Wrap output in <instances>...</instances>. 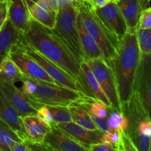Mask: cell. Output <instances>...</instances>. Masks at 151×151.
I'll return each instance as SVG.
<instances>
[{
  "label": "cell",
  "mask_w": 151,
  "mask_h": 151,
  "mask_svg": "<svg viewBox=\"0 0 151 151\" xmlns=\"http://www.w3.org/2000/svg\"><path fill=\"white\" fill-rule=\"evenodd\" d=\"M21 35L34 50L65 71L80 84V63L52 29L31 19L28 29Z\"/></svg>",
  "instance_id": "obj_1"
},
{
  "label": "cell",
  "mask_w": 151,
  "mask_h": 151,
  "mask_svg": "<svg viewBox=\"0 0 151 151\" xmlns=\"http://www.w3.org/2000/svg\"><path fill=\"white\" fill-rule=\"evenodd\" d=\"M140 58L141 52L137 42V31L128 32L119 42L116 55L109 63L114 74L122 106L134 94L136 74Z\"/></svg>",
  "instance_id": "obj_2"
},
{
  "label": "cell",
  "mask_w": 151,
  "mask_h": 151,
  "mask_svg": "<svg viewBox=\"0 0 151 151\" xmlns=\"http://www.w3.org/2000/svg\"><path fill=\"white\" fill-rule=\"evenodd\" d=\"M122 109L128 121L127 135L139 151H151V119L136 91Z\"/></svg>",
  "instance_id": "obj_3"
},
{
  "label": "cell",
  "mask_w": 151,
  "mask_h": 151,
  "mask_svg": "<svg viewBox=\"0 0 151 151\" xmlns=\"http://www.w3.org/2000/svg\"><path fill=\"white\" fill-rule=\"evenodd\" d=\"M58 13L56 25L52 30L63 41L80 63L86 60L80 44L77 25L76 8L74 0H56Z\"/></svg>",
  "instance_id": "obj_4"
},
{
  "label": "cell",
  "mask_w": 151,
  "mask_h": 151,
  "mask_svg": "<svg viewBox=\"0 0 151 151\" xmlns=\"http://www.w3.org/2000/svg\"><path fill=\"white\" fill-rule=\"evenodd\" d=\"M74 2L86 28L97 42L103 59L109 64L116 55L119 41L111 35L93 7L85 0H74Z\"/></svg>",
  "instance_id": "obj_5"
},
{
  "label": "cell",
  "mask_w": 151,
  "mask_h": 151,
  "mask_svg": "<svg viewBox=\"0 0 151 151\" xmlns=\"http://www.w3.org/2000/svg\"><path fill=\"white\" fill-rule=\"evenodd\" d=\"M35 82L36 86L35 92L28 97L41 106L69 107L74 103L88 98L82 92L74 91L58 84L36 80H35Z\"/></svg>",
  "instance_id": "obj_6"
},
{
  "label": "cell",
  "mask_w": 151,
  "mask_h": 151,
  "mask_svg": "<svg viewBox=\"0 0 151 151\" xmlns=\"http://www.w3.org/2000/svg\"><path fill=\"white\" fill-rule=\"evenodd\" d=\"M16 44L22 51L34 59L44 69V70L54 80L56 84L84 94L81 86L75 79H73L69 74L60 69L59 66L46 58L36 50H34L22 38V35L19 38V41L16 43Z\"/></svg>",
  "instance_id": "obj_7"
},
{
  "label": "cell",
  "mask_w": 151,
  "mask_h": 151,
  "mask_svg": "<svg viewBox=\"0 0 151 151\" xmlns=\"http://www.w3.org/2000/svg\"><path fill=\"white\" fill-rule=\"evenodd\" d=\"M86 62L100 83L112 109L122 112L116 79L110 65L103 58L90 59Z\"/></svg>",
  "instance_id": "obj_8"
},
{
  "label": "cell",
  "mask_w": 151,
  "mask_h": 151,
  "mask_svg": "<svg viewBox=\"0 0 151 151\" xmlns=\"http://www.w3.org/2000/svg\"><path fill=\"white\" fill-rule=\"evenodd\" d=\"M93 9L111 35L120 42L128 32V28L116 1L111 0L103 7Z\"/></svg>",
  "instance_id": "obj_9"
},
{
  "label": "cell",
  "mask_w": 151,
  "mask_h": 151,
  "mask_svg": "<svg viewBox=\"0 0 151 151\" xmlns=\"http://www.w3.org/2000/svg\"><path fill=\"white\" fill-rule=\"evenodd\" d=\"M134 91L139 94L151 119V54L141 53Z\"/></svg>",
  "instance_id": "obj_10"
},
{
  "label": "cell",
  "mask_w": 151,
  "mask_h": 151,
  "mask_svg": "<svg viewBox=\"0 0 151 151\" xmlns=\"http://www.w3.org/2000/svg\"><path fill=\"white\" fill-rule=\"evenodd\" d=\"M8 55L17 65L24 75L36 81L55 83L54 80L44 70V69L34 59L22 51L16 44L12 47Z\"/></svg>",
  "instance_id": "obj_11"
},
{
  "label": "cell",
  "mask_w": 151,
  "mask_h": 151,
  "mask_svg": "<svg viewBox=\"0 0 151 151\" xmlns=\"http://www.w3.org/2000/svg\"><path fill=\"white\" fill-rule=\"evenodd\" d=\"M0 88L21 116L36 115L38 110L42 106L30 100L22 88L16 87L15 84L0 81Z\"/></svg>",
  "instance_id": "obj_12"
},
{
  "label": "cell",
  "mask_w": 151,
  "mask_h": 151,
  "mask_svg": "<svg viewBox=\"0 0 151 151\" xmlns=\"http://www.w3.org/2000/svg\"><path fill=\"white\" fill-rule=\"evenodd\" d=\"M43 143L54 151H90L87 146L77 141L55 125L50 127Z\"/></svg>",
  "instance_id": "obj_13"
},
{
  "label": "cell",
  "mask_w": 151,
  "mask_h": 151,
  "mask_svg": "<svg viewBox=\"0 0 151 151\" xmlns=\"http://www.w3.org/2000/svg\"><path fill=\"white\" fill-rule=\"evenodd\" d=\"M81 68V76H80V84L83 90V93L86 96L93 100H100L104 103L108 107L111 108L110 102L108 100L104 91L102 89L100 83L91 69L86 61H83L80 63Z\"/></svg>",
  "instance_id": "obj_14"
},
{
  "label": "cell",
  "mask_w": 151,
  "mask_h": 151,
  "mask_svg": "<svg viewBox=\"0 0 151 151\" xmlns=\"http://www.w3.org/2000/svg\"><path fill=\"white\" fill-rule=\"evenodd\" d=\"M115 1L123 16L128 32L137 31L142 13L149 7L150 0H116Z\"/></svg>",
  "instance_id": "obj_15"
},
{
  "label": "cell",
  "mask_w": 151,
  "mask_h": 151,
  "mask_svg": "<svg viewBox=\"0 0 151 151\" xmlns=\"http://www.w3.org/2000/svg\"><path fill=\"white\" fill-rule=\"evenodd\" d=\"M0 119L5 122L22 141H28V137L25 132L22 116L6 97L0 88Z\"/></svg>",
  "instance_id": "obj_16"
},
{
  "label": "cell",
  "mask_w": 151,
  "mask_h": 151,
  "mask_svg": "<svg viewBox=\"0 0 151 151\" xmlns=\"http://www.w3.org/2000/svg\"><path fill=\"white\" fill-rule=\"evenodd\" d=\"M31 19L50 29L56 25L58 10L53 8L45 0L32 1L25 0Z\"/></svg>",
  "instance_id": "obj_17"
},
{
  "label": "cell",
  "mask_w": 151,
  "mask_h": 151,
  "mask_svg": "<svg viewBox=\"0 0 151 151\" xmlns=\"http://www.w3.org/2000/svg\"><path fill=\"white\" fill-rule=\"evenodd\" d=\"M55 125L75 139L77 141L88 147L91 145L103 142L102 135L103 133L100 130L91 131L75 123L74 122L56 124Z\"/></svg>",
  "instance_id": "obj_18"
},
{
  "label": "cell",
  "mask_w": 151,
  "mask_h": 151,
  "mask_svg": "<svg viewBox=\"0 0 151 151\" xmlns=\"http://www.w3.org/2000/svg\"><path fill=\"white\" fill-rule=\"evenodd\" d=\"M8 19L20 34L28 29L31 17L25 0H7Z\"/></svg>",
  "instance_id": "obj_19"
},
{
  "label": "cell",
  "mask_w": 151,
  "mask_h": 151,
  "mask_svg": "<svg viewBox=\"0 0 151 151\" xmlns=\"http://www.w3.org/2000/svg\"><path fill=\"white\" fill-rule=\"evenodd\" d=\"M77 25H78V34H79L80 44H81L83 52L84 53L86 58V60H90V59H103V54L97 42L94 41V38L86 29L82 20V18L80 16L78 12L77 15Z\"/></svg>",
  "instance_id": "obj_20"
},
{
  "label": "cell",
  "mask_w": 151,
  "mask_h": 151,
  "mask_svg": "<svg viewBox=\"0 0 151 151\" xmlns=\"http://www.w3.org/2000/svg\"><path fill=\"white\" fill-rule=\"evenodd\" d=\"M22 123L28 137V141L43 143L50 127L36 115L22 116Z\"/></svg>",
  "instance_id": "obj_21"
},
{
  "label": "cell",
  "mask_w": 151,
  "mask_h": 151,
  "mask_svg": "<svg viewBox=\"0 0 151 151\" xmlns=\"http://www.w3.org/2000/svg\"><path fill=\"white\" fill-rule=\"evenodd\" d=\"M21 34L15 29L8 19L0 31V63L8 55L12 47L19 41Z\"/></svg>",
  "instance_id": "obj_22"
},
{
  "label": "cell",
  "mask_w": 151,
  "mask_h": 151,
  "mask_svg": "<svg viewBox=\"0 0 151 151\" xmlns=\"http://www.w3.org/2000/svg\"><path fill=\"white\" fill-rule=\"evenodd\" d=\"M24 74L17 65L7 55L0 63V81L9 83L22 82Z\"/></svg>",
  "instance_id": "obj_23"
},
{
  "label": "cell",
  "mask_w": 151,
  "mask_h": 151,
  "mask_svg": "<svg viewBox=\"0 0 151 151\" xmlns=\"http://www.w3.org/2000/svg\"><path fill=\"white\" fill-rule=\"evenodd\" d=\"M21 141L19 136L0 119V151H12L15 144Z\"/></svg>",
  "instance_id": "obj_24"
},
{
  "label": "cell",
  "mask_w": 151,
  "mask_h": 151,
  "mask_svg": "<svg viewBox=\"0 0 151 151\" xmlns=\"http://www.w3.org/2000/svg\"><path fill=\"white\" fill-rule=\"evenodd\" d=\"M69 110L72 116V122L91 131L98 130L91 115L86 111L76 105H72L69 106Z\"/></svg>",
  "instance_id": "obj_25"
},
{
  "label": "cell",
  "mask_w": 151,
  "mask_h": 151,
  "mask_svg": "<svg viewBox=\"0 0 151 151\" xmlns=\"http://www.w3.org/2000/svg\"><path fill=\"white\" fill-rule=\"evenodd\" d=\"M108 124L111 130L125 132L128 126V121L123 112L110 108L107 116Z\"/></svg>",
  "instance_id": "obj_26"
},
{
  "label": "cell",
  "mask_w": 151,
  "mask_h": 151,
  "mask_svg": "<svg viewBox=\"0 0 151 151\" xmlns=\"http://www.w3.org/2000/svg\"><path fill=\"white\" fill-rule=\"evenodd\" d=\"M137 37L141 53L151 54V28H138L137 30Z\"/></svg>",
  "instance_id": "obj_27"
},
{
  "label": "cell",
  "mask_w": 151,
  "mask_h": 151,
  "mask_svg": "<svg viewBox=\"0 0 151 151\" xmlns=\"http://www.w3.org/2000/svg\"><path fill=\"white\" fill-rule=\"evenodd\" d=\"M53 116L54 125L72 122L69 107L66 106H47Z\"/></svg>",
  "instance_id": "obj_28"
},
{
  "label": "cell",
  "mask_w": 151,
  "mask_h": 151,
  "mask_svg": "<svg viewBox=\"0 0 151 151\" xmlns=\"http://www.w3.org/2000/svg\"><path fill=\"white\" fill-rule=\"evenodd\" d=\"M102 142L119 146L122 142V132L116 130H111L108 132L103 133L102 135Z\"/></svg>",
  "instance_id": "obj_29"
},
{
  "label": "cell",
  "mask_w": 151,
  "mask_h": 151,
  "mask_svg": "<svg viewBox=\"0 0 151 151\" xmlns=\"http://www.w3.org/2000/svg\"><path fill=\"white\" fill-rule=\"evenodd\" d=\"M36 116L39 117L43 122H45L47 125L51 127L52 125H54L53 122V116L52 113L50 112L47 106H42L38 110V112L36 114Z\"/></svg>",
  "instance_id": "obj_30"
},
{
  "label": "cell",
  "mask_w": 151,
  "mask_h": 151,
  "mask_svg": "<svg viewBox=\"0 0 151 151\" xmlns=\"http://www.w3.org/2000/svg\"><path fill=\"white\" fill-rule=\"evenodd\" d=\"M138 28H151V7H147L142 11L139 22Z\"/></svg>",
  "instance_id": "obj_31"
},
{
  "label": "cell",
  "mask_w": 151,
  "mask_h": 151,
  "mask_svg": "<svg viewBox=\"0 0 151 151\" xmlns=\"http://www.w3.org/2000/svg\"><path fill=\"white\" fill-rule=\"evenodd\" d=\"M118 146L107 142H100L91 145L88 147L90 151H116Z\"/></svg>",
  "instance_id": "obj_32"
},
{
  "label": "cell",
  "mask_w": 151,
  "mask_h": 151,
  "mask_svg": "<svg viewBox=\"0 0 151 151\" xmlns=\"http://www.w3.org/2000/svg\"><path fill=\"white\" fill-rule=\"evenodd\" d=\"M7 19H8V3L7 0H2L0 1V31L4 27Z\"/></svg>",
  "instance_id": "obj_33"
},
{
  "label": "cell",
  "mask_w": 151,
  "mask_h": 151,
  "mask_svg": "<svg viewBox=\"0 0 151 151\" xmlns=\"http://www.w3.org/2000/svg\"><path fill=\"white\" fill-rule=\"evenodd\" d=\"M91 116L95 125L97 126V129L100 130L101 132L106 133L111 130L109 127V124H108L107 118L99 117V116H93V115H91Z\"/></svg>",
  "instance_id": "obj_34"
},
{
  "label": "cell",
  "mask_w": 151,
  "mask_h": 151,
  "mask_svg": "<svg viewBox=\"0 0 151 151\" xmlns=\"http://www.w3.org/2000/svg\"><path fill=\"white\" fill-rule=\"evenodd\" d=\"M122 149L124 151H139L132 140L127 135L125 132H122V142H121Z\"/></svg>",
  "instance_id": "obj_35"
},
{
  "label": "cell",
  "mask_w": 151,
  "mask_h": 151,
  "mask_svg": "<svg viewBox=\"0 0 151 151\" xmlns=\"http://www.w3.org/2000/svg\"><path fill=\"white\" fill-rule=\"evenodd\" d=\"M29 146L31 151H54L50 147L46 145L44 143L32 142L30 141H25Z\"/></svg>",
  "instance_id": "obj_36"
},
{
  "label": "cell",
  "mask_w": 151,
  "mask_h": 151,
  "mask_svg": "<svg viewBox=\"0 0 151 151\" xmlns=\"http://www.w3.org/2000/svg\"><path fill=\"white\" fill-rule=\"evenodd\" d=\"M93 8H100L106 5L111 0H85Z\"/></svg>",
  "instance_id": "obj_37"
},
{
  "label": "cell",
  "mask_w": 151,
  "mask_h": 151,
  "mask_svg": "<svg viewBox=\"0 0 151 151\" xmlns=\"http://www.w3.org/2000/svg\"><path fill=\"white\" fill-rule=\"evenodd\" d=\"M12 151H31L29 146L25 141H21L16 143Z\"/></svg>",
  "instance_id": "obj_38"
},
{
  "label": "cell",
  "mask_w": 151,
  "mask_h": 151,
  "mask_svg": "<svg viewBox=\"0 0 151 151\" xmlns=\"http://www.w3.org/2000/svg\"><path fill=\"white\" fill-rule=\"evenodd\" d=\"M116 151H124L123 149H122V145H119L118 146V148H117V150H116Z\"/></svg>",
  "instance_id": "obj_39"
},
{
  "label": "cell",
  "mask_w": 151,
  "mask_h": 151,
  "mask_svg": "<svg viewBox=\"0 0 151 151\" xmlns=\"http://www.w3.org/2000/svg\"><path fill=\"white\" fill-rule=\"evenodd\" d=\"M30 1H38V0H30ZM45 1H48V0H45Z\"/></svg>",
  "instance_id": "obj_40"
},
{
  "label": "cell",
  "mask_w": 151,
  "mask_h": 151,
  "mask_svg": "<svg viewBox=\"0 0 151 151\" xmlns=\"http://www.w3.org/2000/svg\"><path fill=\"white\" fill-rule=\"evenodd\" d=\"M113 1H116V0H113Z\"/></svg>",
  "instance_id": "obj_41"
},
{
  "label": "cell",
  "mask_w": 151,
  "mask_h": 151,
  "mask_svg": "<svg viewBox=\"0 0 151 151\" xmlns=\"http://www.w3.org/2000/svg\"><path fill=\"white\" fill-rule=\"evenodd\" d=\"M2 1V0H0V1Z\"/></svg>",
  "instance_id": "obj_42"
}]
</instances>
